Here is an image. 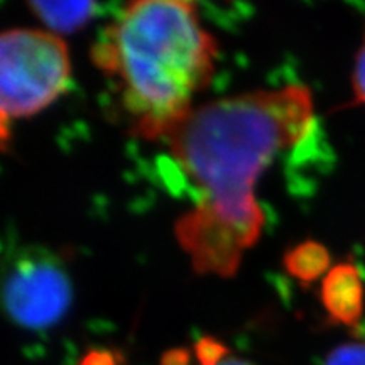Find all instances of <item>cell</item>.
I'll return each mask as SVG.
<instances>
[{
	"instance_id": "4",
	"label": "cell",
	"mask_w": 365,
	"mask_h": 365,
	"mask_svg": "<svg viewBox=\"0 0 365 365\" xmlns=\"http://www.w3.org/2000/svg\"><path fill=\"white\" fill-rule=\"evenodd\" d=\"M68 264L54 250L26 245L0 261V314L24 330L58 325L73 303Z\"/></svg>"
},
{
	"instance_id": "9",
	"label": "cell",
	"mask_w": 365,
	"mask_h": 365,
	"mask_svg": "<svg viewBox=\"0 0 365 365\" xmlns=\"http://www.w3.org/2000/svg\"><path fill=\"white\" fill-rule=\"evenodd\" d=\"M354 91L359 102L365 105V38L362 48H360V51L357 54V61H355Z\"/></svg>"
},
{
	"instance_id": "12",
	"label": "cell",
	"mask_w": 365,
	"mask_h": 365,
	"mask_svg": "<svg viewBox=\"0 0 365 365\" xmlns=\"http://www.w3.org/2000/svg\"><path fill=\"white\" fill-rule=\"evenodd\" d=\"M215 365H255V364H252L250 362V360H247V359H242V357H237V355H234V354H228L227 357H223L220 362L218 364H215Z\"/></svg>"
},
{
	"instance_id": "11",
	"label": "cell",
	"mask_w": 365,
	"mask_h": 365,
	"mask_svg": "<svg viewBox=\"0 0 365 365\" xmlns=\"http://www.w3.org/2000/svg\"><path fill=\"white\" fill-rule=\"evenodd\" d=\"M193 364V352L186 349L170 350L163 355L161 365H191Z\"/></svg>"
},
{
	"instance_id": "1",
	"label": "cell",
	"mask_w": 365,
	"mask_h": 365,
	"mask_svg": "<svg viewBox=\"0 0 365 365\" xmlns=\"http://www.w3.org/2000/svg\"><path fill=\"white\" fill-rule=\"evenodd\" d=\"M313 97L289 85L213 100L164 143L198 202L176 222V239L198 274L232 277L262 234L257 181L284 149L312 134Z\"/></svg>"
},
{
	"instance_id": "3",
	"label": "cell",
	"mask_w": 365,
	"mask_h": 365,
	"mask_svg": "<svg viewBox=\"0 0 365 365\" xmlns=\"http://www.w3.org/2000/svg\"><path fill=\"white\" fill-rule=\"evenodd\" d=\"M71 81L68 46L49 31L9 29L0 33V145L11 124L51 107Z\"/></svg>"
},
{
	"instance_id": "6",
	"label": "cell",
	"mask_w": 365,
	"mask_h": 365,
	"mask_svg": "<svg viewBox=\"0 0 365 365\" xmlns=\"http://www.w3.org/2000/svg\"><path fill=\"white\" fill-rule=\"evenodd\" d=\"M53 34H71L97 14L93 2H31L27 6Z\"/></svg>"
},
{
	"instance_id": "7",
	"label": "cell",
	"mask_w": 365,
	"mask_h": 365,
	"mask_svg": "<svg viewBox=\"0 0 365 365\" xmlns=\"http://www.w3.org/2000/svg\"><path fill=\"white\" fill-rule=\"evenodd\" d=\"M282 262H284V269L289 276H293L303 284H309L328 271L330 254L325 245L307 240L287 250Z\"/></svg>"
},
{
	"instance_id": "2",
	"label": "cell",
	"mask_w": 365,
	"mask_h": 365,
	"mask_svg": "<svg viewBox=\"0 0 365 365\" xmlns=\"http://www.w3.org/2000/svg\"><path fill=\"white\" fill-rule=\"evenodd\" d=\"M91 59L115 81L132 132L154 143L195 110V97L215 71L217 41L196 4L139 0L100 34Z\"/></svg>"
},
{
	"instance_id": "8",
	"label": "cell",
	"mask_w": 365,
	"mask_h": 365,
	"mask_svg": "<svg viewBox=\"0 0 365 365\" xmlns=\"http://www.w3.org/2000/svg\"><path fill=\"white\" fill-rule=\"evenodd\" d=\"M325 365H365V341L336 346L327 357Z\"/></svg>"
},
{
	"instance_id": "5",
	"label": "cell",
	"mask_w": 365,
	"mask_h": 365,
	"mask_svg": "<svg viewBox=\"0 0 365 365\" xmlns=\"http://www.w3.org/2000/svg\"><path fill=\"white\" fill-rule=\"evenodd\" d=\"M322 303L333 322L355 325L362 314L364 287L352 264H339L327 272L322 282Z\"/></svg>"
},
{
	"instance_id": "10",
	"label": "cell",
	"mask_w": 365,
	"mask_h": 365,
	"mask_svg": "<svg viewBox=\"0 0 365 365\" xmlns=\"http://www.w3.org/2000/svg\"><path fill=\"white\" fill-rule=\"evenodd\" d=\"M120 354L112 352V350H93L81 359L80 365H120Z\"/></svg>"
}]
</instances>
